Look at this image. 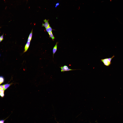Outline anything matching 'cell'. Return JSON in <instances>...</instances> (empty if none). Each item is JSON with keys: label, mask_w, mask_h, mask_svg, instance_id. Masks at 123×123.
<instances>
[{"label": "cell", "mask_w": 123, "mask_h": 123, "mask_svg": "<svg viewBox=\"0 0 123 123\" xmlns=\"http://www.w3.org/2000/svg\"><path fill=\"white\" fill-rule=\"evenodd\" d=\"M11 101L10 100L8 103L2 108L0 113V123H6L10 118V109Z\"/></svg>", "instance_id": "cell-2"}, {"label": "cell", "mask_w": 123, "mask_h": 123, "mask_svg": "<svg viewBox=\"0 0 123 123\" xmlns=\"http://www.w3.org/2000/svg\"><path fill=\"white\" fill-rule=\"evenodd\" d=\"M98 93V88L97 87L85 111L83 123H92L97 108Z\"/></svg>", "instance_id": "cell-1"}]
</instances>
